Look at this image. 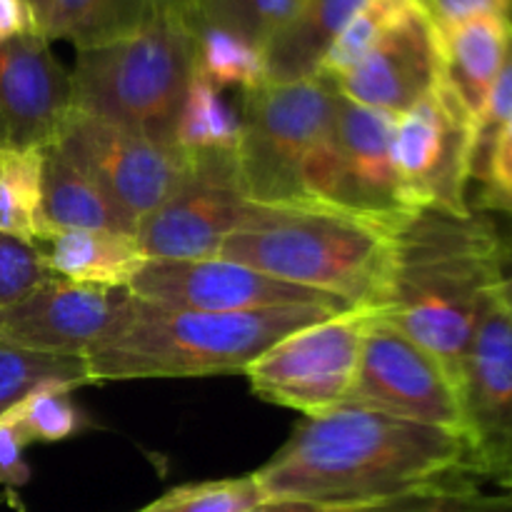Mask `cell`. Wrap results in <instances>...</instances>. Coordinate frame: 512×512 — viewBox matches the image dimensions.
<instances>
[{
    "instance_id": "obj_31",
    "label": "cell",
    "mask_w": 512,
    "mask_h": 512,
    "mask_svg": "<svg viewBox=\"0 0 512 512\" xmlns=\"http://www.w3.org/2000/svg\"><path fill=\"white\" fill-rule=\"evenodd\" d=\"M263 500V488L250 473L240 475V478L180 485L138 512H243Z\"/></svg>"
},
{
    "instance_id": "obj_23",
    "label": "cell",
    "mask_w": 512,
    "mask_h": 512,
    "mask_svg": "<svg viewBox=\"0 0 512 512\" xmlns=\"http://www.w3.org/2000/svg\"><path fill=\"white\" fill-rule=\"evenodd\" d=\"M0 233L38 245L43 220V148L0 145Z\"/></svg>"
},
{
    "instance_id": "obj_12",
    "label": "cell",
    "mask_w": 512,
    "mask_h": 512,
    "mask_svg": "<svg viewBox=\"0 0 512 512\" xmlns=\"http://www.w3.org/2000/svg\"><path fill=\"white\" fill-rule=\"evenodd\" d=\"M348 403L463 433L460 390L448 370L378 313L365 333Z\"/></svg>"
},
{
    "instance_id": "obj_9",
    "label": "cell",
    "mask_w": 512,
    "mask_h": 512,
    "mask_svg": "<svg viewBox=\"0 0 512 512\" xmlns=\"http://www.w3.org/2000/svg\"><path fill=\"white\" fill-rule=\"evenodd\" d=\"M53 143H58L138 228L183 183L190 153L135 130L70 108Z\"/></svg>"
},
{
    "instance_id": "obj_39",
    "label": "cell",
    "mask_w": 512,
    "mask_h": 512,
    "mask_svg": "<svg viewBox=\"0 0 512 512\" xmlns=\"http://www.w3.org/2000/svg\"><path fill=\"white\" fill-rule=\"evenodd\" d=\"M343 508H328V505L305 503V500H288V498H265L263 503L243 512H338Z\"/></svg>"
},
{
    "instance_id": "obj_19",
    "label": "cell",
    "mask_w": 512,
    "mask_h": 512,
    "mask_svg": "<svg viewBox=\"0 0 512 512\" xmlns=\"http://www.w3.org/2000/svg\"><path fill=\"white\" fill-rule=\"evenodd\" d=\"M38 250L53 278L98 288H130L148 260L135 235L115 230H58Z\"/></svg>"
},
{
    "instance_id": "obj_5",
    "label": "cell",
    "mask_w": 512,
    "mask_h": 512,
    "mask_svg": "<svg viewBox=\"0 0 512 512\" xmlns=\"http://www.w3.org/2000/svg\"><path fill=\"white\" fill-rule=\"evenodd\" d=\"M335 108L338 90L320 78L263 83L243 93L235 160L248 200L330 210Z\"/></svg>"
},
{
    "instance_id": "obj_2",
    "label": "cell",
    "mask_w": 512,
    "mask_h": 512,
    "mask_svg": "<svg viewBox=\"0 0 512 512\" xmlns=\"http://www.w3.org/2000/svg\"><path fill=\"white\" fill-rule=\"evenodd\" d=\"M498 278V228L480 215L418 210L393 240L378 315L443 363L460 390L485 295Z\"/></svg>"
},
{
    "instance_id": "obj_8",
    "label": "cell",
    "mask_w": 512,
    "mask_h": 512,
    "mask_svg": "<svg viewBox=\"0 0 512 512\" xmlns=\"http://www.w3.org/2000/svg\"><path fill=\"white\" fill-rule=\"evenodd\" d=\"M393 160L413 210L470 215L468 183L475 163V123L440 80L398 115Z\"/></svg>"
},
{
    "instance_id": "obj_10",
    "label": "cell",
    "mask_w": 512,
    "mask_h": 512,
    "mask_svg": "<svg viewBox=\"0 0 512 512\" xmlns=\"http://www.w3.org/2000/svg\"><path fill=\"white\" fill-rule=\"evenodd\" d=\"M463 433L473 478L512 493V308L495 278L460 375Z\"/></svg>"
},
{
    "instance_id": "obj_24",
    "label": "cell",
    "mask_w": 512,
    "mask_h": 512,
    "mask_svg": "<svg viewBox=\"0 0 512 512\" xmlns=\"http://www.w3.org/2000/svg\"><path fill=\"white\" fill-rule=\"evenodd\" d=\"M240 133V115L223 98V90L195 68L175 120L173 143L185 153H235Z\"/></svg>"
},
{
    "instance_id": "obj_4",
    "label": "cell",
    "mask_w": 512,
    "mask_h": 512,
    "mask_svg": "<svg viewBox=\"0 0 512 512\" xmlns=\"http://www.w3.org/2000/svg\"><path fill=\"white\" fill-rule=\"evenodd\" d=\"M393 240L390 230L338 210L250 200L243 225L225 240L218 258L378 313L388 288Z\"/></svg>"
},
{
    "instance_id": "obj_32",
    "label": "cell",
    "mask_w": 512,
    "mask_h": 512,
    "mask_svg": "<svg viewBox=\"0 0 512 512\" xmlns=\"http://www.w3.org/2000/svg\"><path fill=\"white\" fill-rule=\"evenodd\" d=\"M48 278L53 275L45 268L38 245L0 233V310L25 298Z\"/></svg>"
},
{
    "instance_id": "obj_40",
    "label": "cell",
    "mask_w": 512,
    "mask_h": 512,
    "mask_svg": "<svg viewBox=\"0 0 512 512\" xmlns=\"http://www.w3.org/2000/svg\"><path fill=\"white\" fill-rule=\"evenodd\" d=\"M28 3H30V8H33V13H35V23H38V13L43 10V5L48 3V0H28Z\"/></svg>"
},
{
    "instance_id": "obj_11",
    "label": "cell",
    "mask_w": 512,
    "mask_h": 512,
    "mask_svg": "<svg viewBox=\"0 0 512 512\" xmlns=\"http://www.w3.org/2000/svg\"><path fill=\"white\" fill-rule=\"evenodd\" d=\"M248 208L235 153H190L183 183L138 225L135 238L148 260L218 258Z\"/></svg>"
},
{
    "instance_id": "obj_26",
    "label": "cell",
    "mask_w": 512,
    "mask_h": 512,
    "mask_svg": "<svg viewBox=\"0 0 512 512\" xmlns=\"http://www.w3.org/2000/svg\"><path fill=\"white\" fill-rule=\"evenodd\" d=\"M195 28V68L213 85L240 88L243 93L268 83L263 48L240 35L213 25L193 23Z\"/></svg>"
},
{
    "instance_id": "obj_15",
    "label": "cell",
    "mask_w": 512,
    "mask_h": 512,
    "mask_svg": "<svg viewBox=\"0 0 512 512\" xmlns=\"http://www.w3.org/2000/svg\"><path fill=\"white\" fill-rule=\"evenodd\" d=\"M130 300L128 288L48 278L0 310V340L23 350L85 358L110 333Z\"/></svg>"
},
{
    "instance_id": "obj_22",
    "label": "cell",
    "mask_w": 512,
    "mask_h": 512,
    "mask_svg": "<svg viewBox=\"0 0 512 512\" xmlns=\"http://www.w3.org/2000/svg\"><path fill=\"white\" fill-rule=\"evenodd\" d=\"M168 5V0H48L38 13V33L68 40L78 50L95 48L145 28Z\"/></svg>"
},
{
    "instance_id": "obj_36",
    "label": "cell",
    "mask_w": 512,
    "mask_h": 512,
    "mask_svg": "<svg viewBox=\"0 0 512 512\" xmlns=\"http://www.w3.org/2000/svg\"><path fill=\"white\" fill-rule=\"evenodd\" d=\"M28 448V440L20 433L8 413L0 418V488L10 495L23 488L30 480V468L23 458V450Z\"/></svg>"
},
{
    "instance_id": "obj_30",
    "label": "cell",
    "mask_w": 512,
    "mask_h": 512,
    "mask_svg": "<svg viewBox=\"0 0 512 512\" xmlns=\"http://www.w3.org/2000/svg\"><path fill=\"white\" fill-rule=\"evenodd\" d=\"M73 388L43 385L25 395L8 415L30 443H60L73 438L83 425V413L70 398Z\"/></svg>"
},
{
    "instance_id": "obj_27",
    "label": "cell",
    "mask_w": 512,
    "mask_h": 512,
    "mask_svg": "<svg viewBox=\"0 0 512 512\" xmlns=\"http://www.w3.org/2000/svg\"><path fill=\"white\" fill-rule=\"evenodd\" d=\"M415 5H418V0H365L358 8V13L345 23L338 38L333 40L325 58L320 60L315 78L328 80L330 85L338 78H343Z\"/></svg>"
},
{
    "instance_id": "obj_21",
    "label": "cell",
    "mask_w": 512,
    "mask_h": 512,
    "mask_svg": "<svg viewBox=\"0 0 512 512\" xmlns=\"http://www.w3.org/2000/svg\"><path fill=\"white\" fill-rule=\"evenodd\" d=\"M365 0H303L293 18L265 43L268 83L315 78L333 40Z\"/></svg>"
},
{
    "instance_id": "obj_35",
    "label": "cell",
    "mask_w": 512,
    "mask_h": 512,
    "mask_svg": "<svg viewBox=\"0 0 512 512\" xmlns=\"http://www.w3.org/2000/svg\"><path fill=\"white\" fill-rule=\"evenodd\" d=\"M438 28H450L463 20L495 15L512 25V0H418Z\"/></svg>"
},
{
    "instance_id": "obj_17",
    "label": "cell",
    "mask_w": 512,
    "mask_h": 512,
    "mask_svg": "<svg viewBox=\"0 0 512 512\" xmlns=\"http://www.w3.org/2000/svg\"><path fill=\"white\" fill-rule=\"evenodd\" d=\"M73 108V78L45 35L25 33L0 48V128L5 145L45 148Z\"/></svg>"
},
{
    "instance_id": "obj_29",
    "label": "cell",
    "mask_w": 512,
    "mask_h": 512,
    "mask_svg": "<svg viewBox=\"0 0 512 512\" xmlns=\"http://www.w3.org/2000/svg\"><path fill=\"white\" fill-rule=\"evenodd\" d=\"M303 0H193V23L213 25L265 48L270 38L288 23Z\"/></svg>"
},
{
    "instance_id": "obj_37",
    "label": "cell",
    "mask_w": 512,
    "mask_h": 512,
    "mask_svg": "<svg viewBox=\"0 0 512 512\" xmlns=\"http://www.w3.org/2000/svg\"><path fill=\"white\" fill-rule=\"evenodd\" d=\"M35 13L28 0H0V48L25 33H35Z\"/></svg>"
},
{
    "instance_id": "obj_41",
    "label": "cell",
    "mask_w": 512,
    "mask_h": 512,
    "mask_svg": "<svg viewBox=\"0 0 512 512\" xmlns=\"http://www.w3.org/2000/svg\"><path fill=\"white\" fill-rule=\"evenodd\" d=\"M170 5H175V8H183V10H188L190 13V5H193V0H168Z\"/></svg>"
},
{
    "instance_id": "obj_25",
    "label": "cell",
    "mask_w": 512,
    "mask_h": 512,
    "mask_svg": "<svg viewBox=\"0 0 512 512\" xmlns=\"http://www.w3.org/2000/svg\"><path fill=\"white\" fill-rule=\"evenodd\" d=\"M43 385H65L73 390L90 385L85 358L35 353L0 340V418Z\"/></svg>"
},
{
    "instance_id": "obj_33",
    "label": "cell",
    "mask_w": 512,
    "mask_h": 512,
    "mask_svg": "<svg viewBox=\"0 0 512 512\" xmlns=\"http://www.w3.org/2000/svg\"><path fill=\"white\" fill-rule=\"evenodd\" d=\"M473 178L480 180V208L512 218V118L488 145Z\"/></svg>"
},
{
    "instance_id": "obj_13",
    "label": "cell",
    "mask_w": 512,
    "mask_h": 512,
    "mask_svg": "<svg viewBox=\"0 0 512 512\" xmlns=\"http://www.w3.org/2000/svg\"><path fill=\"white\" fill-rule=\"evenodd\" d=\"M128 290L165 308L200 313H250L290 305H320L338 313L353 310L330 295L283 283L225 258L145 260Z\"/></svg>"
},
{
    "instance_id": "obj_42",
    "label": "cell",
    "mask_w": 512,
    "mask_h": 512,
    "mask_svg": "<svg viewBox=\"0 0 512 512\" xmlns=\"http://www.w3.org/2000/svg\"><path fill=\"white\" fill-rule=\"evenodd\" d=\"M0 145H5V133H3V128H0Z\"/></svg>"
},
{
    "instance_id": "obj_18",
    "label": "cell",
    "mask_w": 512,
    "mask_h": 512,
    "mask_svg": "<svg viewBox=\"0 0 512 512\" xmlns=\"http://www.w3.org/2000/svg\"><path fill=\"white\" fill-rule=\"evenodd\" d=\"M438 33L443 58L440 80L478 128L508 53L512 25L495 15H480L450 28H438Z\"/></svg>"
},
{
    "instance_id": "obj_28",
    "label": "cell",
    "mask_w": 512,
    "mask_h": 512,
    "mask_svg": "<svg viewBox=\"0 0 512 512\" xmlns=\"http://www.w3.org/2000/svg\"><path fill=\"white\" fill-rule=\"evenodd\" d=\"M338 512H512V493H490L470 475H453L395 498Z\"/></svg>"
},
{
    "instance_id": "obj_14",
    "label": "cell",
    "mask_w": 512,
    "mask_h": 512,
    "mask_svg": "<svg viewBox=\"0 0 512 512\" xmlns=\"http://www.w3.org/2000/svg\"><path fill=\"white\" fill-rule=\"evenodd\" d=\"M398 115L365 108L338 93L335 108V180L330 210L398 233L418 210L405 200L393 160Z\"/></svg>"
},
{
    "instance_id": "obj_38",
    "label": "cell",
    "mask_w": 512,
    "mask_h": 512,
    "mask_svg": "<svg viewBox=\"0 0 512 512\" xmlns=\"http://www.w3.org/2000/svg\"><path fill=\"white\" fill-rule=\"evenodd\" d=\"M498 288L512 308V228L498 230Z\"/></svg>"
},
{
    "instance_id": "obj_20",
    "label": "cell",
    "mask_w": 512,
    "mask_h": 512,
    "mask_svg": "<svg viewBox=\"0 0 512 512\" xmlns=\"http://www.w3.org/2000/svg\"><path fill=\"white\" fill-rule=\"evenodd\" d=\"M43 220L50 235L58 230L138 233L120 205L58 143L43 148Z\"/></svg>"
},
{
    "instance_id": "obj_3",
    "label": "cell",
    "mask_w": 512,
    "mask_h": 512,
    "mask_svg": "<svg viewBox=\"0 0 512 512\" xmlns=\"http://www.w3.org/2000/svg\"><path fill=\"white\" fill-rule=\"evenodd\" d=\"M338 315L320 305L200 313L130 293L118 323L85 353L90 383L243 373L270 345L303 325Z\"/></svg>"
},
{
    "instance_id": "obj_34",
    "label": "cell",
    "mask_w": 512,
    "mask_h": 512,
    "mask_svg": "<svg viewBox=\"0 0 512 512\" xmlns=\"http://www.w3.org/2000/svg\"><path fill=\"white\" fill-rule=\"evenodd\" d=\"M512 118V35L508 53H505L503 68H500L498 80H495L493 90H490L488 105H485L483 115L478 120V128H475V163H473V175L475 168L483 160L485 150L493 143V138L498 135V130Z\"/></svg>"
},
{
    "instance_id": "obj_6",
    "label": "cell",
    "mask_w": 512,
    "mask_h": 512,
    "mask_svg": "<svg viewBox=\"0 0 512 512\" xmlns=\"http://www.w3.org/2000/svg\"><path fill=\"white\" fill-rule=\"evenodd\" d=\"M195 75V28L183 8L160 10L145 28L78 50L73 108L173 143L175 120Z\"/></svg>"
},
{
    "instance_id": "obj_16",
    "label": "cell",
    "mask_w": 512,
    "mask_h": 512,
    "mask_svg": "<svg viewBox=\"0 0 512 512\" xmlns=\"http://www.w3.org/2000/svg\"><path fill=\"white\" fill-rule=\"evenodd\" d=\"M440 75L443 58L438 25L418 3L333 85L353 103L403 115L440 83Z\"/></svg>"
},
{
    "instance_id": "obj_7",
    "label": "cell",
    "mask_w": 512,
    "mask_h": 512,
    "mask_svg": "<svg viewBox=\"0 0 512 512\" xmlns=\"http://www.w3.org/2000/svg\"><path fill=\"white\" fill-rule=\"evenodd\" d=\"M375 310L353 308L293 330L243 370L265 403L303 413H328L348 403L363 340Z\"/></svg>"
},
{
    "instance_id": "obj_1",
    "label": "cell",
    "mask_w": 512,
    "mask_h": 512,
    "mask_svg": "<svg viewBox=\"0 0 512 512\" xmlns=\"http://www.w3.org/2000/svg\"><path fill=\"white\" fill-rule=\"evenodd\" d=\"M265 498L358 508L453 475L473 478L465 433L343 403L305 418L255 470Z\"/></svg>"
}]
</instances>
